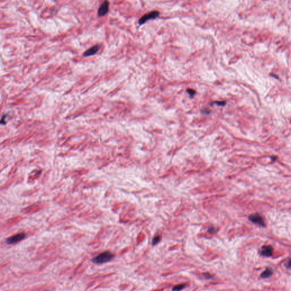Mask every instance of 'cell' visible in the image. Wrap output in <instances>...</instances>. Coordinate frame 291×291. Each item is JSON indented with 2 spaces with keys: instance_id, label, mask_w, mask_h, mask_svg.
<instances>
[{
  "instance_id": "cell-3",
  "label": "cell",
  "mask_w": 291,
  "mask_h": 291,
  "mask_svg": "<svg viewBox=\"0 0 291 291\" xmlns=\"http://www.w3.org/2000/svg\"><path fill=\"white\" fill-rule=\"evenodd\" d=\"M25 236H26L25 234L23 233L17 234L16 235L12 236L10 238H7V243L9 245L17 243L18 242H20L21 241H22L23 239L25 238Z\"/></svg>"
},
{
  "instance_id": "cell-5",
  "label": "cell",
  "mask_w": 291,
  "mask_h": 291,
  "mask_svg": "<svg viewBox=\"0 0 291 291\" xmlns=\"http://www.w3.org/2000/svg\"><path fill=\"white\" fill-rule=\"evenodd\" d=\"M109 8V2L107 1H105L103 2L99 9L98 10V16L99 17L104 16L108 13Z\"/></svg>"
},
{
  "instance_id": "cell-4",
  "label": "cell",
  "mask_w": 291,
  "mask_h": 291,
  "mask_svg": "<svg viewBox=\"0 0 291 291\" xmlns=\"http://www.w3.org/2000/svg\"><path fill=\"white\" fill-rule=\"evenodd\" d=\"M249 219L250 221L254 223L255 224H258L261 226H265V222L261 216L258 214H253L249 215Z\"/></svg>"
},
{
  "instance_id": "cell-12",
  "label": "cell",
  "mask_w": 291,
  "mask_h": 291,
  "mask_svg": "<svg viewBox=\"0 0 291 291\" xmlns=\"http://www.w3.org/2000/svg\"><path fill=\"white\" fill-rule=\"evenodd\" d=\"M215 104L219 106H225L226 105V102L225 101H215V102H213L211 104Z\"/></svg>"
},
{
  "instance_id": "cell-7",
  "label": "cell",
  "mask_w": 291,
  "mask_h": 291,
  "mask_svg": "<svg viewBox=\"0 0 291 291\" xmlns=\"http://www.w3.org/2000/svg\"><path fill=\"white\" fill-rule=\"evenodd\" d=\"M99 45H95L94 46L92 47L91 48H90V49L86 50V51L83 54V55L84 56H86V57L93 55H95V53H97V51H99Z\"/></svg>"
},
{
  "instance_id": "cell-6",
  "label": "cell",
  "mask_w": 291,
  "mask_h": 291,
  "mask_svg": "<svg viewBox=\"0 0 291 291\" xmlns=\"http://www.w3.org/2000/svg\"><path fill=\"white\" fill-rule=\"evenodd\" d=\"M261 254L266 257H271L273 255V248L271 246H264L261 248Z\"/></svg>"
},
{
  "instance_id": "cell-9",
  "label": "cell",
  "mask_w": 291,
  "mask_h": 291,
  "mask_svg": "<svg viewBox=\"0 0 291 291\" xmlns=\"http://www.w3.org/2000/svg\"><path fill=\"white\" fill-rule=\"evenodd\" d=\"M186 287V284H180L177 285L175 287H173L172 288V291H181L182 289H184Z\"/></svg>"
},
{
  "instance_id": "cell-2",
  "label": "cell",
  "mask_w": 291,
  "mask_h": 291,
  "mask_svg": "<svg viewBox=\"0 0 291 291\" xmlns=\"http://www.w3.org/2000/svg\"><path fill=\"white\" fill-rule=\"evenodd\" d=\"M159 12H158L156 10H154V11H152L151 12H149V13L146 14L140 18L139 22H138L139 24L140 25H141L144 24L146 22H147L149 20L155 19L156 18H157L159 16Z\"/></svg>"
},
{
  "instance_id": "cell-14",
  "label": "cell",
  "mask_w": 291,
  "mask_h": 291,
  "mask_svg": "<svg viewBox=\"0 0 291 291\" xmlns=\"http://www.w3.org/2000/svg\"><path fill=\"white\" fill-rule=\"evenodd\" d=\"M208 232L210 233L213 234L215 232V229L214 228H209Z\"/></svg>"
},
{
  "instance_id": "cell-11",
  "label": "cell",
  "mask_w": 291,
  "mask_h": 291,
  "mask_svg": "<svg viewBox=\"0 0 291 291\" xmlns=\"http://www.w3.org/2000/svg\"><path fill=\"white\" fill-rule=\"evenodd\" d=\"M160 241V237H156L155 238L153 239V241H152V244L153 245H155L158 243Z\"/></svg>"
},
{
  "instance_id": "cell-8",
  "label": "cell",
  "mask_w": 291,
  "mask_h": 291,
  "mask_svg": "<svg viewBox=\"0 0 291 291\" xmlns=\"http://www.w3.org/2000/svg\"><path fill=\"white\" fill-rule=\"evenodd\" d=\"M272 274H273V272H272V271L271 269L267 268L265 271L262 272V274L261 275V277L263 278V279L270 278V276H271L272 275Z\"/></svg>"
},
{
  "instance_id": "cell-13",
  "label": "cell",
  "mask_w": 291,
  "mask_h": 291,
  "mask_svg": "<svg viewBox=\"0 0 291 291\" xmlns=\"http://www.w3.org/2000/svg\"><path fill=\"white\" fill-rule=\"evenodd\" d=\"M203 276L205 277L206 279H210V278H212V276L209 273H205V274H203Z\"/></svg>"
},
{
  "instance_id": "cell-10",
  "label": "cell",
  "mask_w": 291,
  "mask_h": 291,
  "mask_svg": "<svg viewBox=\"0 0 291 291\" xmlns=\"http://www.w3.org/2000/svg\"><path fill=\"white\" fill-rule=\"evenodd\" d=\"M187 92L188 93L189 95L191 96V97H193V96L195 95L196 91L195 90H192V89H188L187 90Z\"/></svg>"
},
{
  "instance_id": "cell-1",
  "label": "cell",
  "mask_w": 291,
  "mask_h": 291,
  "mask_svg": "<svg viewBox=\"0 0 291 291\" xmlns=\"http://www.w3.org/2000/svg\"><path fill=\"white\" fill-rule=\"evenodd\" d=\"M114 255L110 252H105L101 253L93 259V261L96 264H103L110 261L114 258Z\"/></svg>"
},
{
  "instance_id": "cell-15",
  "label": "cell",
  "mask_w": 291,
  "mask_h": 291,
  "mask_svg": "<svg viewBox=\"0 0 291 291\" xmlns=\"http://www.w3.org/2000/svg\"><path fill=\"white\" fill-rule=\"evenodd\" d=\"M286 264H287V265H286L287 268H288V269H290V268H291V260L289 259V260H288V263H287Z\"/></svg>"
}]
</instances>
